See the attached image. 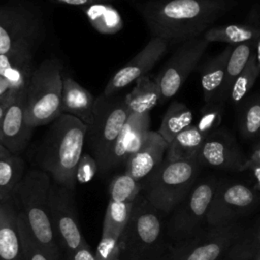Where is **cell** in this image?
<instances>
[{
	"label": "cell",
	"mask_w": 260,
	"mask_h": 260,
	"mask_svg": "<svg viewBox=\"0 0 260 260\" xmlns=\"http://www.w3.org/2000/svg\"><path fill=\"white\" fill-rule=\"evenodd\" d=\"M201 167H208L230 172L246 170L248 156L244 153L235 136L225 128L209 133L197 154Z\"/></svg>",
	"instance_id": "cell-14"
},
{
	"label": "cell",
	"mask_w": 260,
	"mask_h": 260,
	"mask_svg": "<svg viewBox=\"0 0 260 260\" xmlns=\"http://www.w3.org/2000/svg\"><path fill=\"white\" fill-rule=\"evenodd\" d=\"M95 99L73 78L63 77L62 91V114L71 115L85 125H89L93 118Z\"/></svg>",
	"instance_id": "cell-23"
},
{
	"label": "cell",
	"mask_w": 260,
	"mask_h": 260,
	"mask_svg": "<svg viewBox=\"0 0 260 260\" xmlns=\"http://www.w3.org/2000/svg\"><path fill=\"white\" fill-rule=\"evenodd\" d=\"M168 145L157 131L149 130L141 147L127 160L125 173L142 183L162 162Z\"/></svg>",
	"instance_id": "cell-19"
},
{
	"label": "cell",
	"mask_w": 260,
	"mask_h": 260,
	"mask_svg": "<svg viewBox=\"0 0 260 260\" xmlns=\"http://www.w3.org/2000/svg\"><path fill=\"white\" fill-rule=\"evenodd\" d=\"M49 202L51 219L62 255L86 245L80 230L73 191L54 182L50 187Z\"/></svg>",
	"instance_id": "cell-11"
},
{
	"label": "cell",
	"mask_w": 260,
	"mask_h": 260,
	"mask_svg": "<svg viewBox=\"0 0 260 260\" xmlns=\"http://www.w3.org/2000/svg\"><path fill=\"white\" fill-rule=\"evenodd\" d=\"M245 171H249L252 174V176L254 177V179L256 181L257 189L260 190V165L248 156Z\"/></svg>",
	"instance_id": "cell-41"
},
{
	"label": "cell",
	"mask_w": 260,
	"mask_h": 260,
	"mask_svg": "<svg viewBox=\"0 0 260 260\" xmlns=\"http://www.w3.org/2000/svg\"><path fill=\"white\" fill-rule=\"evenodd\" d=\"M233 47L234 46L228 45L220 53L197 67V70L200 73V83L204 103H208L213 99L218 98L224 81L226 64Z\"/></svg>",
	"instance_id": "cell-24"
},
{
	"label": "cell",
	"mask_w": 260,
	"mask_h": 260,
	"mask_svg": "<svg viewBox=\"0 0 260 260\" xmlns=\"http://www.w3.org/2000/svg\"><path fill=\"white\" fill-rule=\"evenodd\" d=\"M58 3L72 5V6H90L96 4H105L112 0H54Z\"/></svg>",
	"instance_id": "cell-40"
},
{
	"label": "cell",
	"mask_w": 260,
	"mask_h": 260,
	"mask_svg": "<svg viewBox=\"0 0 260 260\" xmlns=\"http://www.w3.org/2000/svg\"><path fill=\"white\" fill-rule=\"evenodd\" d=\"M0 202H1V201H0Z\"/></svg>",
	"instance_id": "cell-46"
},
{
	"label": "cell",
	"mask_w": 260,
	"mask_h": 260,
	"mask_svg": "<svg viewBox=\"0 0 260 260\" xmlns=\"http://www.w3.org/2000/svg\"><path fill=\"white\" fill-rule=\"evenodd\" d=\"M193 113L187 105L174 101L168 107L157 132L168 144L182 131L192 125Z\"/></svg>",
	"instance_id": "cell-29"
},
{
	"label": "cell",
	"mask_w": 260,
	"mask_h": 260,
	"mask_svg": "<svg viewBox=\"0 0 260 260\" xmlns=\"http://www.w3.org/2000/svg\"><path fill=\"white\" fill-rule=\"evenodd\" d=\"M141 183L127 173L115 176L109 186V201L103 221L102 237L121 241L133 205L141 193Z\"/></svg>",
	"instance_id": "cell-13"
},
{
	"label": "cell",
	"mask_w": 260,
	"mask_h": 260,
	"mask_svg": "<svg viewBox=\"0 0 260 260\" xmlns=\"http://www.w3.org/2000/svg\"><path fill=\"white\" fill-rule=\"evenodd\" d=\"M161 212L140 193L121 237V260H160L168 245Z\"/></svg>",
	"instance_id": "cell-4"
},
{
	"label": "cell",
	"mask_w": 260,
	"mask_h": 260,
	"mask_svg": "<svg viewBox=\"0 0 260 260\" xmlns=\"http://www.w3.org/2000/svg\"><path fill=\"white\" fill-rule=\"evenodd\" d=\"M61 260H96L95 253L91 250L88 244L62 255Z\"/></svg>",
	"instance_id": "cell-38"
},
{
	"label": "cell",
	"mask_w": 260,
	"mask_h": 260,
	"mask_svg": "<svg viewBox=\"0 0 260 260\" xmlns=\"http://www.w3.org/2000/svg\"><path fill=\"white\" fill-rule=\"evenodd\" d=\"M196 127L191 125L180 134H178L168 145L165 158L169 160H187L197 158V154L205 140Z\"/></svg>",
	"instance_id": "cell-28"
},
{
	"label": "cell",
	"mask_w": 260,
	"mask_h": 260,
	"mask_svg": "<svg viewBox=\"0 0 260 260\" xmlns=\"http://www.w3.org/2000/svg\"><path fill=\"white\" fill-rule=\"evenodd\" d=\"M201 165L195 159L162 162L141 183V194L162 214H170L195 185Z\"/></svg>",
	"instance_id": "cell-5"
},
{
	"label": "cell",
	"mask_w": 260,
	"mask_h": 260,
	"mask_svg": "<svg viewBox=\"0 0 260 260\" xmlns=\"http://www.w3.org/2000/svg\"><path fill=\"white\" fill-rule=\"evenodd\" d=\"M51 177L47 172L31 169L24 173L12 198L36 242L52 260H61L62 251L51 219Z\"/></svg>",
	"instance_id": "cell-3"
},
{
	"label": "cell",
	"mask_w": 260,
	"mask_h": 260,
	"mask_svg": "<svg viewBox=\"0 0 260 260\" xmlns=\"http://www.w3.org/2000/svg\"><path fill=\"white\" fill-rule=\"evenodd\" d=\"M255 45L256 42H249L233 47V50L228 60L225 77L218 99L228 102L229 90L233 82L245 69V67L248 65L249 61L255 54Z\"/></svg>",
	"instance_id": "cell-30"
},
{
	"label": "cell",
	"mask_w": 260,
	"mask_h": 260,
	"mask_svg": "<svg viewBox=\"0 0 260 260\" xmlns=\"http://www.w3.org/2000/svg\"><path fill=\"white\" fill-rule=\"evenodd\" d=\"M218 180L207 178L192 187L190 192L172 212L167 224V235L174 242L191 238L201 232L206 222L210 201Z\"/></svg>",
	"instance_id": "cell-9"
},
{
	"label": "cell",
	"mask_w": 260,
	"mask_h": 260,
	"mask_svg": "<svg viewBox=\"0 0 260 260\" xmlns=\"http://www.w3.org/2000/svg\"><path fill=\"white\" fill-rule=\"evenodd\" d=\"M26 90L27 88L16 94L0 126V143L15 154H19L26 147L32 131L25 116Z\"/></svg>",
	"instance_id": "cell-18"
},
{
	"label": "cell",
	"mask_w": 260,
	"mask_h": 260,
	"mask_svg": "<svg viewBox=\"0 0 260 260\" xmlns=\"http://www.w3.org/2000/svg\"><path fill=\"white\" fill-rule=\"evenodd\" d=\"M23 175L22 158L0 143V201L12 197Z\"/></svg>",
	"instance_id": "cell-26"
},
{
	"label": "cell",
	"mask_w": 260,
	"mask_h": 260,
	"mask_svg": "<svg viewBox=\"0 0 260 260\" xmlns=\"http://www.w3.org/2000/svg\"><path fill=\"white\" fill-rule=\"evenodd\" d=\"M87 125L79 119L61 114L50 127L40 152V164L51 179L74 190L76 170L86 142Z\"/></svg>",
	"instance_id": "cell-2"
},
{
	"label": "cell",
	"mask_w": 260,
	"mask_h": 260,
	"mask_svg": "<svg viewBox=\"0 0 260 260\" xmlns=\"http://www.w3.org/2000/svg\"><path fill=\"white\" fill-rule=\"evenodd\" d=\"M257 189L236 181H218L210 201L206 223L222 226L249 213L258 203Z\"/></svg>",
	"instance_id": "cell-10"
},
{
	"label": "cell",
	"mask_w": 260,
	"mask_h": 260,
	"mask_svg": "<svg viewBox=\"0 0 260 260\" xmlns=\"http://www.w3.org/2000/svg\"><path fill=\"white\" fill-rule=\"evenodd\" d=\"M130 112L125 96L117 94L95 99L93 118L87 126L86 142L100 169L128 120Z\"/></svg>",
	"instance_id": "cell-7"
},
{
	"label": "cell",
	"mask_w": 260,
	"mask_h": 260,
	"mask_svg": "<svg viewBox=\"0 0 260 260\" xmlns=\"http://www.w3.org/2000/svg\"><path fill=\"white\" fill-rule=\"evenodd\" d=\"M225 104V101L218 98L213 99L208 103H204L200 110L198 122L195 124L202 134L207 136L209 133L220 127Z\"/></svg>",
	"instance_id": "cell-34"
},
{
	"label": "cell",
	"mask_w": 260,
	"mask_h": 260,
	"mask_svg": "<svg viewBox=\"0 0 260 260\" xmlns=\"http://www.w3.org/2000/svg\"><path fill=\"white\" fill-rule=\"evenodd\" d=\"M255 56H256V60L257 63L260 67V37L258 38V40L256 41V45H255Z\"/></svg>",
	"instance_id": "cell-44"
},
{
	"label": "cell",
	"mask_w": 260,
	"mask_h": 260,
	"mask_svg": "<svg viewBox=\"0 0 260 260\" xmlns=\"http://www.w3.org/2000/svg\"><path fill=\"white\" fill-rule=\"evenodd\" d=\"M94 253L96 260H121V241L102 237Z\"/></svg>",
	"instance_id": "cell-36"
},
{
	"label": "cell",
	"mask_w": 260,
	"mask_h": 260,
	"mask_svg": "<svg viewBox=\"0 0 260 260\" xmlns=\"http://www.w3.org/2000/svg\"><path fill=\"white\" fill-rule=\"evenodd\" d=\"M59 61L44 60L34 69L26 90L25 116L32 129L55 121L61 114L63 77Z\"/></svg>",
	"instance_id": "cell-6"
},
{
	"label": "cell",
	"mask_w": 260,
	"mask_h": 260,
	"mask_svg": "<svg viewBox=\"0 0 260 260\" xmlns=\"http://www.w3.org/2000/svg\"><path fill=\"white\" fill-rule=\"evenodd\" d=\"M253 260H260V254H259L257 257H255Z\"/></svg>",
	"instance_id": "cell-45"
},
{
	"label": "cell",
	"mask_w": 260,
	"mask_h": 260,
	"mask_svg": "<svg viewBox=\"0 0 260 260\" xmlns=\"http://www.w3.org/2000/svg\"><path fill=\"white\" fill-rule=\"evenodd\" d=\"M96 171H99L98 164L92 155L89 153H83L76 170V183H85L91 180L94 177Z\"/></svg>",
	"instance_id": "cell-37"
},
{
	"label": "cell",
	"mask_w": 260,
	"mask_h": 260,
	"mask_svg": "<svg viewBox=\"0 0 260 260\" xmlns=\"http://www.w3.org/2000/svg\"><path fill=\"white\" fill-rule=\"evenodd\" d=\"M18 92L10 90V91L6 92L3 96L0 98V126H1V123H2V121L4 119V116L6 114L7 109L12 104V102L14 101V99H15V96H16V94Z\"/></svg>",
	"instance_id": "cell-39"
},
{
	"label": "cell",
	"mask_w": 260,
	"mask_h": 260,
	"mask_svg": "<svg viewBox=\"0 0 260 260\" xmlns=\"http://www.w3.org/2000/svg\"><path fill=\"white\" fill-rule=\"evenodd\" d=\"M126 105L130 114L142 115L160 103V89L154 79L145 75L135 81V86L125 95Z\"/></svg>",
	"instance_id": "cell-25"
},
{
	"label": "cell",
	"mask_w": 260,
	"mask_h": 260,
	"mask_svg": "<svg viewBox=\"0 0 260 260\" xmlns=\"http://www.w3.org/2000/svg\"><path fill=\"white\" fill-rule=\"evenodd\" d=\"M149 126L150 113L130 114L99 172L106 174L122 165H126L130 156L141 147L149 131Z\"/></svg>",
	"instance_id": "cell-17"
},
{
	"label": "cell",
	"mask_w": 260,
	"mask_h": 260,
	"mask_svg": "<svg viewBox=\"0 0 260 260\" xmlns=\"http://www.w3.org/2000/svg\"><path fill=\"white\" fill-rule=\"evenodd\" d=\"M260 254V217L244 229L225 252V260H253Z\"/></svg>",
	"instance_id": "cell-31"
},
{
	"label": "cell",
	"mask_w": 260,
	"mask_h": 260,
	"mask_svg": "<svg viewBox=\"0 0 260 260\" xmlns=\"http://www.w3.org/2000/svg\"><path fill=\"white\" fill-rule=\"evenodd\" d=\"M237 109V125L245 140H260V91L248 95Z\"/></svg>",
	"instance_id": "cell-27"
},
{
	"label": "cell",
	"mask_w": 260,
	"mask_h": 260,
	"mask_svg": "<svg viewBox=\"0 0 260 260\" xmlns=\"http://www.w3.org/2000/svg\"><path fill=\"white\" fill-rule=\"evenodd\" d=\"M259 76L260 67L254 54L248 65L233 82L229 90L228 102L237 108L241 104V102L248 96L249 91L252 89Z\"/></svg>",
	"instance_id": "cell-32"
},
{
	"label": "cell",
	"mask_w": 260,
	"mask_h": 260,
	"mask_svg": "<svg viewBox=\"0 0 260 260\" xmlns=\"http://www.w3.org/2000/svg\"><path fill=\"white\" fill-rule=\"evenodd\" d=\"M18 213L12 197L0 202V260H24Z\"/></svg>",
	"instance_id": "cell-20"
},
{
	"label": "cell",
	"mask_w": 260,
	"mask_h": 260,
	"mask_svg": "<svg viewBox=\"0 0 260 260\" xmlns=\"http://www.w3.org/2000/svg\"><path fill=\"white\" fill-rule=\"evenodd\" d=\"M31 55V48L0 55V76L7 82L10 90L18 92L27 88L34 71Z\"/></svg>",
	"instance_id": "cell-22"
},
{
	"label": "cell",
	"mask_w": 260,
	"mask_h": 260,
	"mask_svg": "<svg viewBox=\"0 0 260 260\" xmlns=\"http://www.w3.org/2000/svg\"><path fill=\"white\" fill-rule=\"evenodd\" d=\"M168 48L169 44L166 41L152 37L141 51L110 78L102 94L106 96L117 94L124 87L145 76L167 53Z\"/></svg>",
	"instance_id": "cell-16"
},
{
	"label": "cell",
	"mask_w": 260,
	"mask_h": 260,
	"mask_svg": "<svg viewBox=\"0 0 260 260\" xmlns=\"http://www.w3.org/2000/svg\"><path fill=\"white\" fill-rule=\"evenodd\" d=\"M243 230L237 221L222 226H208L191 238L168 246L160 260H218Z\"/></svg>",
	"instance_id": "cell-8"
},
{
	"label": "cell",
	"mask_w": 260,
	"mask_h": 260,
	"mask_svg": "<svg viewBox=\"0 0 260 260\" xmlns=\"http://www.w3.org/2000/svg\"><path fill=\"white\" fill-rule=\"evenodd\" d=\"M38 30L37 19L18 6H0V55L32 48Z\"/></svg>",
	"instance_id": "cell-15"
},
{
	"label": "cell",
	"mask_w": 260,
	"mask_h": 260,
	"mask_svg": "<svg viewBox=\"0 0 260 260\" xmlns=\"http://www.w3.org/2000/svg\"><path fill=\"white\" fill-rule=\"evenodd\" d=\"M202 37L210 44L214 42L237 46L256 42L260 37V12L251 11L246 22L220 26H211Z\"/></svg>",
	"instance_id": "cell-21"
},
{
	"label": "cell",
	"mask_w": 260,
	"mask_h": 260,
	"mask_svg": "<svg viewBox=\"0 0 260 260\" xmlns=\"http://www.w3.org/2000/svg\"><path fill=\"white\" fill-rule=\"evenodd\" d=\"M209 43L201 36L180 44L155 80L160 89V104L173 98L192 71L197 69Z\"/></svg>",
	"instance_id": "cell-12"
},
{
	"label": "cell",
	"mask_w": 260,
	"mask_h": 260,
	"mask_svg": "<svg viewBox=\"0 0 260 260\" xmlns=\"http://www.w3.org/2000/svg\"><path fill=\"white\" fill-rule=\"evenodd\" d=\"M10 91V88L7 84V82L0 76V98L3 96L6 92ZM12 91V90H11Z\"/></svg>",
	"instance_id": "cell-43"
},
{
	"label": "cell",
	"mask_w": 260,
	"mask_h": 260,
	"mask_svg": "<svg viewBox=\"0 0 260 260\" xmlns=\"http://www.w3.org/2000/svg\"><path fill=\"white\" fill-rule=\"evenodd\" d=\"M85 13L91 24L101 32L114 34L122 27L120 14L107 3L90 5L85 9Z\"/></svg>",
	"instance_id": "cell-33"
},
{
	"label": "cell",
	"mask_w": 260,
	"mask_h": 260,
	"mask_svg": "<svg viewBox=\"0 0 260 260\" xmlns=\"http://www.w3.org/2000/svg\"><path fill=\"white\" fill-rule=\"evenodd\" d=\"M249 157L260 165V140H257L254 144L251 155Z\"/></svg>",
	"instance_id": "cell-42"
},
{
	"label": "cell",
	"mask_w": 260,
	"mask_h": 260,
	"mask_svg": "<svg viewBox=\"0 0 260 260\" xmlns=\"http://www.w3.org/2000/svg\"><path fill=\"white\" fill-rule=\"evenodd\" d=\"M236 5L235 0H149L140 12L152 37L170 46L201 37Z\"/></svg>",
	"instance_id": "cell-1"
},
{
	"label": "cell",
	"mask_w": 260,
	"mask_h": 260,
	"mask_svg": "<svg viewBox=\"0 0 260 260\" xmlns=\"http://www.w3.org/2000/svg\"><path fill=\"white\" fill-rule=\"evenodd\" d=\"M18 226L24 260H52L32 238L20 211L18 213Z\"/></svg>",
	"instance_id": "cell-35"
}]
</instances>
